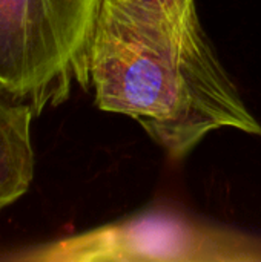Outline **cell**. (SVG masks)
Returning a JSON list of instances; mask_svg holds the SVG:
<instances>
[{
	"instance_id": "cell-1",
	"label": "cell",
	"mask_w": 261,
	"mask_h": 262,
	"mask_svg": "<svg viewBox=\"0 0 261 262\" xmlns=\"http://www.w3.org/2000/svg\"><path fill=\"white\" fill-rule=\"evenodd\" d=\"M95 106L137 121L172 160L211 132L261 137L200 23L195 0H103L89 55Z\"/></svg>"
},
{
	"instance_id": "cell-2",
	"label": "cell",
	"mask_w": 261,
	"mask_h": 262,
	"mask_svg": "<svg viewBox=\"0 0 261 262\" xmlns=\"http://www.w3.org/2000/svg\"><path fill=\"white\" fill-rule=\"evenodd\" d=\"M103 0H0V89L38 117L77 84L91 89L89 55Z\"/></svg>"
},
{
	"instance_id": "cell-3",
	"label": "cell",
	"mask_w": 261,
	"mask_h": 262,
	"mask_svg": "<svg viewBox=\"0 0 261 262\" xmlns=\"http://www.w3.org/2000/svg\"><path fill=\"white\" fill-rule=\"evenodd\" d=\"M40 252L37 258L52 261L254 262L261 261V239L154 204Z\"/></svg>"
},
{
	"instance_id": "cell-4",
	"label": "cell",
	"mask_w": 261,
	"mask_h": 262,
	"mask_svg": "<svg viewBox=\"0 0 261 262\" xmlns=\"http://www.w3.org/2000/svg\"><path fill=\"white\" fill-rule=\"evenodd\" d=\"M34 117L26 101L0 89V213L18 201L34 180Z\"/></svg>"
},
{
	"instance_id": "cell-5",
	"label": "cell",
	"mask_w": 261,
	"mask_h": 262,
	"mask_svg": "<svg viewBox=\"0 0 261 262\" xmlns=\"http://www.w3.org/2000/svg\"><path fill=\"white\" fill-rule=\"evenodd\" d=\"M146 2H155V3H175V2H182V0H146Z\"/></svg>"
}]
</instances>
